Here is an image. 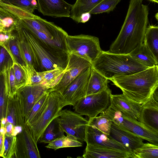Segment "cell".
Here are the masks:
<instances>
[{
  "instance_id": "obj_1",
  "label": "cell",
  "mask_w": 158,
  "mask_h": 158,
  "mask_svg": "<svg viewBox=\"0 0 158 158\" xmlns=\"http://www.w3.org/2000/svg\"><path fill=\"white\" fill-rule=\"evenodd\" d=\"M143 0H130L127 13L120 32L110 45V52L129 54L143 43L148 22V6Z\"/></svg>"
},
{
  "instance_id": "obj_2",
  "label": "cell",
  "mask_w": 158,
  "mask_h": 158,
  "mask_svg": "<svg viewBox=\"0 0 158 158\" xmlns=\"http://www.w3.org/2000/svg\"><path fill=\"white\" fill-rule=\"evenodd\" d=\"M127 98L143 104L158 88V65L131 74L110 79Z\"/></svg>"
},
{
  "instance_id": "obj_3",
  "label": "cell",
  "mask_w": 158,
  "mask_h": 158,
  "mask_svg": "<svg viewBox=\"0 0 158 158\" xmlns=\"http://www.w3.org/2000/svg\"><path fill=\"white\" fill-rule=\"evenodd\" d=\"M91 67L110 80L115 77L133 74L147 69L129 54H121L102 50Z\"/></svg>"
},
{
  "instance_id": "obj_4",
  "label": "cell",
  "mask_w": 158,
  "mask_h": 158,
  "mask_svg": "<svg viewBox=\"0 0 158 158\" xmlns=\"http://www.w3.org/2000/svg\"><path fill=\"white\" fill-rule=\"evenodd\" d=\"M18 25L34 54L37 72L48 71L58 68L65 69L68 55L60 54L51 51L43 45L30 32L21 26L19 22Z\"/></svg>"
},
{
  "instance_id": "obj_5",
  "label": "cell",
  "mask_w": 158,
  "mask_h": 158,
  "mask_svg": "<svg viewBox=\"0 0 158 158\" xmlns=\"http://www.w3.org/2000/svg\"><path fill=\"white\" fill-rule=\"evenodd\" d=\"M48 92L47 99L43 108L28 125L32 135L37 143L46 127L58 116L64 106L61 94L55 91Z\"/></svg>"
},
{
  "instance_id": "obj_6",
  "label": "cell",
  "mask_w": 158,
  "mask_h": 158,
  "mask_svg": "<svg viewBox=\"0 0 158 158\" xmlns=\"http://www.w3.org/2000/svg\"><path fill=\"white\" fill-rule=\"evenodd\" d=\"M112 121L123 129L135 134L150 143L158 145V132L147 127L110 104L103 112Z\"/></svg>"
},
{
  "instance_id": "obj_7",
  "label": "cell",
  "mask_w": 158,
  "mask_h": 158,
  "mask_svg": "<svg viewBox=\"0 0 158 158\" xmlns=\"http://www.w3.org/2000/svg\"><path fill=\"white\" fill-rule=\"evenodd\" d=\"M65 44L68 54H73L85 59L91 64L102 51L98 38L89 35L68 34Z\"/></svg>"
},
{
  "instance_id": "obj_8",
  "label": "cell",
  "mask_w": 158,
  "mask_h": 158,
  "mask_svg": "<svg viewBox=\"0 0 158 158\" xmlns=\"http://www.w3.org/2000/svg\"><path fill=\"white\" fill-rule=\"evenodd\" d=\"M111 90L107 89L86 96L80 100L74 106L75 112L89 118L97 116L104 111L110 104Z\"/></svg>"
},
{
  "instance_id": "obj_9",
  "label": "cell",
  "mask_w": 158,
  "mask_h": 158,
  "mask_svg": "<svg viewBox=\"0 0 158 158\" xmlns=\"http://www.w3.org/2000/svg\"><path fill=\"white\" fill-rule=\"evenodd\" d=\"M55 119L67 135L75 137L82 143L85 141V128L89 122L82 115L69 110H62Z\"/></svg>"
},
{
  "instance_id": "obj_10",
  "label": "cell",
  "mask_w": 158,
  "mask_h": 158,
  "mask_svg": "<svg viewBox=\"0 0 158 158\" xmlns=\"http://www.w3.org/2000/svg\"><path fill=\"white\" fill-rule=\"evenodd\" d=\"M91 66L88 60L73 54H69L65 71L57 83L47 92H56L62 94L70 83L83 71Z\"/></svg>"
},
{
  "instance_id": "obj_11",
  "label": "cell",
  "mask_w": 158,
  "mask_h": 158,
  "mask_svg": "<svg viewBox=\"0 0 158 158\" xmlns=\"http://www.w3.org/2000/svg\"><path fill=\"white\" fill-rule=\"evenodd\" d=\"M91 69V66L84 70L67 86L62 94L64 106H74L80 100L85 97Z\"/></svg>"
},
{
  "instance_id": "obj_12",
  "label": "cell",
  "mask_w": 158,
  "mask_h": 158,
  "mask_svg": "<svg viewBox=\"0 0 158 158\" xmlns=\"http://www.w3.org/2000/svg\"><path fill=\"white\" fill-rule=\"evenodd\" d=\"M16 137L15 153L14 158H41L37 143L32 136L28 125L25 123Z\"/></svg>"
},
{
  "instance_id": "obj_13",
  "label": "cell",
  "mask_w": 158,
  "mask_h": 158,
  "mask_svg": "<svg viewBox=\"0 0 158 158\" xmlns=\"http://www.w3.org/2000/svg\"><path fill=\"white\" fill-rule=\"evenodd\" d=\"M48 89L44 85H26L17 91L16 94L21 101L25 118L33 106L47 93Z\"/></svg>"
},
{
  "instance_id": "obj_14",
  "label": "cell",
  "mask_w": 158,
  "mask_h": 158,
  "mask_svg": "<svg viewBox=\"0 0 158 158\" xmlns=\"http://www.w3.org/2000/svg\"><path fill=\"white\" fill-rule=\"evenodd\" d=\"M142 106V109L138 121L158 132V88Z\"/></svg>"
},
{
  "instance_id": "obj_15",
  "label": "cell",
  "mask_w": 158,
  "mask_h": 158,
  "mask_svg": "<svg viewBox=\"0 0 158 158\" xmlns=\"http://www.w3.org/2000/svg\"><path fill=\"white\" fill-rule=\"evenodd\" d=\"M85 142L86 144L97 145L132 153L123 144L117 142L110 135L102 132L89 124L86 126L85 128Z\"/></svg>"
},
{
  "instance_id": "obj_16",
  "label": "cell",
  "mask_w": 158,
  "mask_h": 158,
  "mask_svg": "<svg viewBox=\"0 0 158 158\" xmlns=\"http://www.w3.org/2000/svg\"><path fill=\"white\" fill-rule=\"evenodd\" d=\"M38 11L44 15L70 17L72 5L64 0H37Z\"/></svg>"
},
{
  "instance_id": "obj_17",
  "label": "cell",
  "mask_w": 158,
  "mask_h": 158,
  "mask_svg": "<svg viewBox=\"0 0 158 158\" xmlns=\"http://www.w3.org/2000/svg\"><path fill=\"white\" fill-rule=\"evenodd\" d=\"M82 157L84 158H133L132 153L125 151L97 145L87 144Z\"/></svg>"
},
{
  "instance_id": "obj_18",
  "label": "cell",
  "mask_w": 158,
  "mask_h": 158,
  "mask_svg": "<svg viewBox=\"0 0 158 158\" xmlns=\"http://www.w3.org/2000/svg\"><path fill=\"white\" fill-rule=\"evenodd\" d=\"M110 135L115 141L123 144L132 154L134 150L141 147L144 143L143 139L123 129L113 122Z\"/></svg>"
},
{
  "instance_id": "obj_19",
  "label": "cell",
  "mask_w": 158,
  "mask_h": 158,
  "mask_svg": "<svg viewBox=\"0 0 158 158\" xmlns=\"http://www.w3.org/2000/svg\"><path fill=\"white\" fill-rule=\"evenodd\" d=\"M110 104L131 117L138 120L142 109V104L133 101L123 94H111Z\"/></svg>"
},
{
  "instance_id": "obj_20",
  "label": "cell",
  "mask_w": 158,
  "mask_h": 158,
  "mask_svg": "<svg viewBox=\"0 0 158 158\" xmlns=\"http://www.w3.org/2000/svg\"><path fill=\"white\" fill-rule=\"evenodd\" d=\"M6 118V123L12 124L14 128H22L25 124V116L21 100L16 93L8 97Z\"/></svg>"
},
{
  "instance_id": "obj_21",
  "label": "cell",
  "mask_w": 158,
  "mask_h": 158,
  "mask_svg": "<svg viewBox=\"0 0 158 158\" xmlns=\"http://www.w3.org/2000/svg\"><path fill=\"white\" fill-rule=\"evenodd\" d=\"M12 32H10L9 39L1 43L8 49L14 62L21 65L25 71L28 76V83L30 77V70L21 51L17 35L12 34Z\"/></svg>"
},
{
  "instance_id": "obj_22",
  "label": "cell",
  "mask_w": 158,
  "mask_h": 158,
  "mask_svg": "<svg viewBox=\"0 0 158 158\" xmlns=\"http://www.w3.org/2000/svg\"><path fill=\"white\" fill-rule=\"evenodd\" d=\"M14 30L16 32L21 51L30 72L35 69L36 71L37 67L34 54L29 42L21 31L18 23Z\"/></svg>"
},
{
  "instance_id": "obj_23",
  "label": "cell",
  "mask_w": 158,
  "mask_h": 158,
  "mask_svg": "<svg viewBox=\"0 0 158 158\" xmlns=\"http://www.w3.org/2000/svg\"><path fill=\"white\" fill-rule=\"evenodd\" d=\"M129 54L135 60L148 68L158 65V61L143 43L139 45Z\"/></svg>"
},
{
  "instance_id": "obj_24",
  "label": "cell",
  "mask_w": 158,
  "mask_h": 158,
  "mask_svg": "<svg viewBox=\"0 0 158 158\" xmlns=\"http://www.w3.org/2000/svg\"><path fill=\"white\" fill-rule=\"evenodd\" d=\"M108 80L91 67L85 96L99 93L108 89Z\"/></svg>"
},
{
  "instance_id": "obj_25",
  "label": "cell",
  "mask_w": 158,
  "mask_h": 158,
  "mask_svg": "<svg viewBox=\"0 0 158 158\" xmlns=\"http://www.w3.org/2000/svg\"><path fill=\"white\" fill-rule=\"evenodd\" d=\"M102 0H76L72 5L70 11V17L77 23H80L81 15L89 12L97 5Z\"/></svg>"
},
{
  "instance_id": "obj_26",
  "label": "cell",
  "mask_w": 158,
  "mask_h": 158,
  "mask_svg": "<svg viewBox=\"0 0 158 158\" xmlns=\"http://www.w3.org/2000/svg\"><path fill=\"white\" fill-rule=\"evenodd\" d=\"M143 43L158 61V26L149 25L147 27Z\"/></svg>"
},
{
  "instance_id": "obj_27",
  "label": "cell",
  "mask_w": 158,
  "mask_h": 158,
  "mask_svg": "<svg viewBox=\"0 0 158 158\" xmlns=\"http://www.w3.org/2000/svg\"><path fill=\"white\" fill-rule=\"evenodd\" d=\"M64 133L58 123L54 119L46 127L38 142L48 143L55 139L64 135Z\"/></svg>"
},
{
  "instance_id": "obj_28",
  "label": "cell",
  "mask_w": 158,
  "mask_h": 158,
  "mask_svg": "<svg viewBox=\"0 0 158 158\" xmlns=\"http://www.w3.org/2000/svg\"><path fill=\"white\" fill-rule=\"evenodd\" d=\"M48 144L45 147L54 150L62 148L83 146V143L75 137L68 135L57 138Z\"/></svg>"
},
{
  "instance_id": "obj_29",
  "label": "cell",
  "mask_w": 158,
  "mask_h": 158,
  "mask_svg": "<svg viewBox=\"0 0 158 158\" xmlns=\"http://www.w3.org/2000/svg\"><path fill=\"white\" fill-rule=\"evenodd\" d=\"M99 116L89 118V123L102 132L110 135L113 122L110 117L103 112Z\"/></svg>"
},
{
  "instance_id": "obj_30",
  "label": "cell",
  "mask_w": 158,
  "mask_h": 158,
  "mask_svg": "<svg viewBox=\"0 0 158 158\" xmlns=\"http://www.w3.org/2000/svg\"><path fill=\"white\" fill-rule=\"evenodd\" d=\"M133 158H158V145L143 143L133 152Z\"/></svg>"
},
{
  "instance_id": "obj_31",
  "label": "cell",
  "mask_w": 158,
  "mask_h": 158,
  "mask_svg": "<svg viewBox=\"0 0 158 158\" xmlns=\"http://www.w3.org/2000/svg\"><path fill=\"white\" fill-rule=\"evenodd\" d=\"M8 99L5 71L0 73V126L2 119L6 118Z\"/></svg>"
},
{
  "instance_id": "obj_32",
  "label": "cell",
  "mask_w": 158,
  "mask_h": 158,
  "mask_svg": "<svg viewBox=\"0 0 158 158\" xmlns=\"http://www.w3.org/2000/svg\"><path fill=\"white\" fill-rule=\"evenodd\" d=\"M65 71V69L58 68L47 71L41 84L48 89L52 88L57 83Z\"/></svg>"
},
{
  "instance_id": "obj_33",
  "label": "cell",
  "mask_w": 158,
  "mask_h": 158,
  "mask_svg": "<svg viewBox=\"0 0 158 158\" xmlns=\"http://www.w3.org/2000/svg\"><path fill=\"white\" fill-rule=\"evenodd\" d=\"M0 6L20 19H33L37 15L14 5L7 4L0 0Z\"/></svg>"
},
{
  "instance_id": "obj_34",
  "label": "cell",
  "mask_w": 158,
  "mask_h": 158,
  "mask_svg": "<svg viewBox=\"0 0 158 158\" xmlns=\"http://www.w3.org/2000/svg\"><path fill=\"white\" fill-rule=\"evenodd\" d=\"M121 0H102L89 12L91 14L109 13L113 11Z\"/></svg>"
},
{
  "instance_id": "obj_35",
  "label": "cell",
  "mask_w": 158,
  "mask_h": 158,
  "mask_svg": "<svg viewBox=\"0 0 158 158\" xmlns=\"http://www.w3.org/2000/svg\"><path fill=\"white\" fill-rule=\"evenodd\" d=\"M14 61L8 49L0 42V73L13 66Z\"/></svg>"
},
{
  "instance_id": "obj_36",
  "label": "cell",
  "mask_w": 158,
  "mask_h": 158,
  "mask_svg": "<svg viewBox=\"0 0 158 158\" xmlns=\"http://www.w3.org/2000/svg\"><path fill=\"white\" fill-rule=\"evenodd\" d=\"M48 95V93L47 92L33 106L25 118V124L29 125L39 114L46 102Z\"/></svg>"
},
{
  "instance_id": "obj_37",
  "label": "cell",
  "mask_w": 158,
  "mask_h": 158,
  "mask_svg": "<svg viewBox=\"0 0 158 158\" xmlns=\"http://www.w3.org/2000/svg\"><path fill=\"white\" fill-rule=\"evenodd\" d=\"M15 80V84L18 90L26 85L28 81V75L20 64L14 62L13 66Z\"/></svg>"
},
{
  "instance_id": "obj_38",
  "label": "cell",
  "mask_w": 158,
  "mask_h": 158,
  "mask_svg": "<svg viewBox=\"0 0 158 158\" xmlns=\"http://www.w3.org/2000/svg\"><path fill=\"white\" fill-rule=\"evenodd\" d=\"M16 136L5 134L4 142V150L2 157L14 158L15 153Z\"/></svg>"
},
{
  "instance_id": "obj_39",
  "label": "cell",
  "mask_w": 158,
  "mask_h": 158,
  "mask_svg": "<svg viewBox=\"0 0 158 158\" xmlns=\"http://www.w3.org/2000/svg\"><path fill=\"white\" fill-rule=\"evenodd\" d=\"M6 92L8 97H11L18 90L15 84V80L13 66L5 71Z\"/></svg>"
},
{
  "instance_id": "obj_40",
  "label": "cell",
  "mask_w": 158,
  "mask_h": 158,
  "mask_svg": "<svg viewBox=\"0 0 158 158\" xmlns=\"http://www.w3.org/2000/svg\"><path fill=\"white\" fill-rule=\"evenodd\" d=\"M7 4H11L21 8L33 14L37 8L33 5L34 0H1Z\"/></svg>"
},
{
  "instance_id": "obj_41",
  "label": "cell",
  "mask_w": 158,
  "mask_h": 158,
  "mask_svg": "<svg viewBox=\"0 0 158 158\" xmlns=\"http://www.w3.org/2000/svg\"><path fill=\"white\" fill-rule=\"evenodd\" d=\"M47 71L39 72L36 71L35 70L31 71L29 80L27 85L41 84Z\"/></svg>"
},
{
  "instance_id": "obj_42",
  "label": "cell",
  "mask_w": 158,
  "mask_h": 158,
  "mask_svg": "<svg viewBox=\"0 0 158 158\" xmlns=\"http://www.w3.org/2000/svg\"><path fill=\"white\" fill-rule=\"evenodd\" d=\"M6 133L5 127H0V157H2L4 150V142L5 135Z\"/></svg>"
},
{
  "instance_id": "obj_43",
  "label": "cell",
  "mask_w": 158,
  "mask_h": 158,
  "mask_svg": "<svg viewBox=\"0 0 158 158\" xmlns=\"http://www.w3.org/2000/svg\"><path fill=\"white\" fill-rule=\"evenodd\" d=\"M6 130L5 134L8 135L16 136L18 133L14 128L12 124L10 123H6L5 125Z\"/></svg>"
},
{
  "instance_id": "obj_44",
  "label": "cell",
  "mask_w": 158,
  "mask_h": 158,
  "mask_svg": "<svg viewBox=\"0 0 158 158\" xmlns=\"http://www.w3.org/2000/svg\"><path fill=\"white\" fill-rule=\"evenodd\" d=\"M89 12H86L82 14L80 18V23H85L90 19L91 15Z\"/></svg>"
},
{
  "instance_id": "obj_45",
  "label": "cell",
  "mask_w": 158,
  "mask_h": 158,
  "mask_svg": "<svg viewBox=\"0 0 158 158\" xmlns=\"http://www.w3.org/2000/svg\"><path fill=\"white\" fill-rule=\"evenodd\" d=\"M5 34L1 32L0 33V42H5L6 40L5 38Z\"/></svg>"
},
{
  "instance_id": "obj_46",
  "label": "cell",
  "mask_w": 158,
  "mask_h": 158,
  "mask_svg": "<svg viewBox=\"0 0 158 158\" xmlns=\"http://www.w3.org/2000/svg\"><path fill=\"white\" fill-rule=\"evenodd\" d=\"M150 1H151L152 2H153L155 3H158V0H149Z\"/></svg>"
},
{
  "instance_id": "obj_47",
  "label": "cell",
  "mask_w": 158,
  "mask_h": 158,
  "mask_svg": "<svg viewBox=\"0 0 158 158\" xmlns=\"http://www.w3.org/2000/svg\"><path fill=\"white\" fill-rule=\"evenodd\" d=\"M0 32H3V33L5 34L4 31L1 28H0Z\"/></svg>"
}]
</instances>
